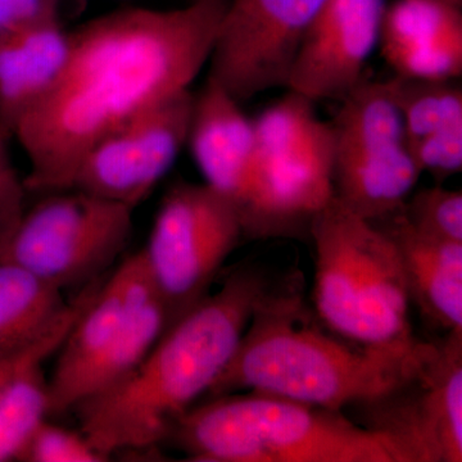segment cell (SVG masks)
<instances>
[{
    "label": "cell",
    "instance_id": "16",
    "mask_svg": "<svg viewBox=\"0 0 462 462\" xmlns=\"http://www.w3.org/2000/svg\"><path fill=\"white\" fill-rule=\"evenodd\" d=\"M187 147L205 184L236 206L254 154V125L214 79L194 94Z\"/></svg>",
    "mask_w": 462,
    "mask_h": 462
},
{
    "label": "cell",
    "instance_id": "11",
    "mask_svg": "<svg viewBox=\"0 0 462 462\" xmlns=\"http://www.w3.org/2000/svg\"><path fill=\"white\" fill-rule=\"evenodd\" d=\"M355 406L363 427L388 439L403 462H461L462 329L430 343L397 387Z\"/></svg>",
    "mask_w": 462,
    "mask_h": 462
},
{
    "label": "cell",
    "instance_id": "17",
    "mask_svg": "<svg viewBox=\"0 0 462 462\" xmlns=\"http://www.w3.org/2000/svg\"><path fill=\"white\" fill-rule=\"evenodd\" d=\"M389 89L402 114L407 145L421 173L442 184L462 169V89L451 81L393 78Z\"/></svg>",
    "mask_w": 462,
    "mask_h": 462
},
{
    "label": "cell",
    "instance_id": "19",
    "mask_svg": "<svg viewBox=\"0 0 462 462\" xmlns=\"http://www.w3.org/2000/svg\"><path fill=\"white\" fill-rule=\"evenodd\" d=\"M373 224L396 245L410 300L420 314L447 333L462 329V243L419 233L400 211Z\"/></svg>",
    "mask_w": 462,
    "mask_h": 462
},
{
    "label": "cell",
    "instance_id": "27",
    "mask_svg": "<svg viewBox=\"0 0 462 462\" xmlns=\"http://www.w3.org/2000/svg\"><path fill=\"white\" fill-rule=\"evenodd\" d=\"M14 29H17V27L14 25L7 12H5V7H3L2 3H0V38Z\"/></svg>",
    "mask_w": 462,
    "mask_h": 462
},
{
    "label": "cell",
    "instance_id": "5",
    "mask_svg": "<svg viewBox=\"0 0 462 462\" xmlns=\"http://www.w3.org/2000/svg\"><path fill=\"white\" fill-rule=\"evenodd\" d=\"M312 298L330 333L370 348H402L418 338L410 322L409 288L396 245L336 197L316 216Z\"/></svg>",
    "mask_w": 462,
    "mask_h": 462
},
{
    "label": "cell",
    "instance_id": "1",
    "mask_svg": "<svg viewBox=\"0 0 462 462\" xmlns=\"http://www.w3.org/2000/svg\"><path fill=\"white\" fill-rule=\"evenodd\" d=\"M227 2L116 9L69 32L62 71L14 133L29 161L27 190L72 189L81 161L100 139L190 90L208 65Z\"/></svg>",
    "mask_w": 462,
    "mask_h": 462
},
{
    "label": "cell",
    "instance_id": "9",
    "mask_svg": "<svg viewBox=\"0 0 462 462\" xmlns=\"http://www.w3.org/2000/svg\"><path fill=\"white\" fill-rule=\"evenodd\" d=\"M130 207L79 189L47 194L26 209L0 247L17 264L60 291L102 278L133 233Z\"/></svg>",
    "mask_w": 462,
    "mask_h": 462
},
{
    "label": "cell",
    "instance_id": "2",
    "mask_svg": "<svg viewBox=\"0 0 462 462\" xmlns=\"http://www.w3.org/2000/svg\"><path fill=\"white\" fill-rule=\"evenodd\" d=\"M273 288L263 270L240 267L169 325L132 372L75 407L89 445L108 460L115 452L169 439L179 419L230 363Z\"/></svg>",
    "mask_w": 462,
    "mask_h": 462
},
{
    "label": "cell",
    "instance_id": "18",
    "mask_svg": "<svg viewBox=\"0 0 462 462\" xmlns=\"http://www.w3.org/2000/svg\"><path fill=\"white\" fill-rule=\"evenodd\" d=\"M69 48V32L60 18L17 27L0 38V134L9 142L57 80Z\"/></svg>",
    "mask_w": 462,
    "mask_h": 462
},
{
    "label": "cell",
    "instance_id": "21",
    "mask_svg": "<svg viewBox=\"0 0 462 462\" xmlns=\"http://www.w3.org/2000/svg\"><path fill=\"white\" fill-rule=\"evenodd\" d=\"M48 413L50 392L42 365L18 373L0 389V462L20 460Z\"/></svg>",
    "mask_w": 462,
    "mask_h": 462
},
{
    "label": "cell",
    "instance_id": "20",
    "mask_svg": "<svg viewBox=\"0 0 462 462\" xmlns=\"http://www.w3.org/2000/svg\"><path fill=\"white\" fill-rule=\"evenodd\" d=\"M67 309L62 291L17 264L0 261V358L38 342Z\"/></svg>",
    "mask_w": 462,
    "mask_h": 462
},
{
    "label": "cell",
    "instance_id": "25",
    "mask_svg": "<svg viewBox=\"0 0 462 462\" xmlns=\"http://www.w3.org/2000/svg\"><path fill=\"white\" fill-rule=\"evenodd\" d=\"M8 139L0 134V247L25 214L27 188L8 152Z\"/></svg>",
    "mask_w": 462,
    "mask_h": 462
},
{
    "label": "cell",
    "instance_id": "10",
    "mask_svg": "<svg viewBox=\"0 0 462 462\" xmlns=\"http://www.w3.org/2000/svg\"><path fill=\"white\" fill-rule=\"evenodd\" d=\"M243 239L238 211L224 194L205 182L181 181L170 188L142 249L170 325L208 296Z\"/></svg>",
    "mask_w": 462,
    "mask_h": 462
},
{
    "label": "cell",
    "instance_id": "26",
    "mask_svg": "<svg viewBox=\"0 0 462 462\" xmlns=\"http://www.w3.org/2000/svg\"><path fill=\"white\" fill-rule=\"evenodd\" d=\"M16 27L60 18V0H0Z\"/></svg>",
    "mask_w": 462,
    "mask_h": 462
},
{
    "label": "cell",
    "instance_id": "13",
    "mask_svg": "<svg viewBox=\"0 0 462 462\" xmlns=\"http://www.w3.org/2000/svg\"><path fill=\"white\" fill-rule=\"evenodd\" d=\"M193 97L185 90L161 100L100 139L81 161L72 189L135 209L187 147Z\"/></svg>",
    "mask_w": 462,
    "mask_h": 462
},
{
    "label": "cell",
    "instance_id": "3",
    "mask_svg": "<svg viewBox=\"0 0 462 462\" xmlns=\"http://www.w3.org/2000/svg\"><path fill=\"white\" fill-rule=\"evenodd\" d=\"M306 314L294 281L273 287L207 394L256 392L342 411L388 393L430 351L421 340L402 348L355 345L325 334Z\"/></svg>",
    "mask_w": 462,
    "mask_h": 462
},
{
    "label": "cell",
    "instance_id": "24",
    "mask_svg": "<svg viewBox=\"0 0 462 462\" xmlns=\"http://www.w3.org/2000/svg\"><path fill=\"white\" fill-rule=\"evenodd\" d=\"M18 461L100 462L106 461L81 433L42 421Z\"/></svg>",
    "mask_w": 462,
    "mask_h": 462
},
{
    "label": "cell",
    "instance_id": "6",
    "mask_svg": "<svg viewBox=\"0 0 462 462\" xmlns=\"http://www.w3.org/2000/svg\"><path fill=\"white\" fill-rule=\"evenodd\" d=\"M289 90L254 118V149L236 208L248 240H310L333 199V130Z\"/></svg>",
    "mask_w": 462,
    "mask_h": 462
},
{
    "label": "cell",
    "instance_id": "23",
    "mask_svg": "<svg viewBox=\"0 0 462 462\" xmlns=\"http://www.w3.org/2000/svg\"><path fill=\"white\" fill-rule=\"evenodd\" d=\"M100 282H102L94 281L85 285L83 291L76 296L72 302L69 303V309L63 318L42 339L20 354L0 358V389L5 387L9 380L16 376L18 373L36 366V365H42L51 355L60 349L72 325L75 324L85 307L89 305L91 298L98 291Z\"/></svg>",
    "mask_w": 462,
    "mask_h": 462
},
{
    "label": "cell",
    "instance_id": "28",
    "mask_svg": "<svg viewBox=\"0 0 462 462\" xmlns=\"http://www.w3.org/2000/svg\"><path fill=\"white\" fill-rule=\"evenodd\" d=\"M443 2L449 3V5H457V7H461L462 0H443Z\"/></svg>",
    "mask_w": 462,
    "mask_h": 462
},
{
    "label": "cell",
    "instance_id": "15",
    "mask_svg": "<svg viewBox=\"0 0 462 462\" xmlns=\"http://www.w3.org/2000/svg\"><path fill=\"white\" fill-rule=\"evenodd\" d=\"M378 47L394 76L456 80L462 74L461 7L443 0H394L383 14Z\"/></svg>",
    "mask_w": 462,
    "mask_h": 462
},
{
    "label": "cell",
    "instance_id": "22",
    "mask_svg": "<svg viewBox=\"0 0 462 462\" xmlns=\"http://www.w3.org/2000/svg\"><path fill=\"white\" fill-rule=\"evenodd\" d=\"M400 214L410 226L431 238L462 243L461 190L425 188L410 196Z\"/></svg>",
    "mask_w": 462,
    "mask_h": 462
},
{
    "label": "cell",
    "instance_id": "8",
    "mask_svg": "<svg viewBox=\"0 0 462 462\" xmlns=\"http://www.w3.org/2000/svg\"><path fill=\"white\" fill-rule=\"evenodd\" d=\"M333 130V194L365 220L400 211L422 175L387 81L363 79L339 100Z\"/></svg>",
    "mask_w": 462,
    "mask_h": 462
},
{
    "label": "cell",
    "instance_id": "4",
    "mask_svg": "<svg viewBox=\"0 0 462 462\" xmlns=\"http://www.w3.org/2000/svg\"><path fill=\"white\" fill-rule=\"evenodd\" d=\"M169 439L191 461L403 462L388 439L342 411L256 392L191 407Z\"/></svg>",
    "mask_w": 462,
    "mask_h": 462
},
{
    "label": "cell",
    "instance_id": "14",
    "mask_svg": "<svg viewBox=\"0 0 462 462\" xmlns=\"http://www.w3.org/2000/svg\"><path fill=\"white\" fill-rule=\"evenodd\" d=\"M385 7V0H325L298 51L288 89L312 102L346 96L365 79Z\"/></svg>",
    "mask_w": 462,
    "mask_h": 462
},
{
    "label": "cell",
    "instance_id": "7",
    "mask_svg": "<svg viewBox=\"0 0 462 462\" xmlns=\"http://www.w3.org/2000/svg\"><path fill=\"white\" fill-rule=\"evenodd\" d=\"M170 325L142 251L102 282L72 325L48 380L50 413L75 409L132 372Z\"/></svg>",
    "mask_w": 462,
    "mask_h": 462
},
{
    "label": "cell",
    "instance_id": "12",
    "mask_svg": "<svg viewBox=\"0 0 462 462\" xmlns=\"http://www.w3.org/2000/svg\"><path fill=\"white\" fill-rule=\"evenodd\" d=\"M325 0H229L209 57L208 78L240 103L287 88Z\"/></svg>",
    "mask_w": 462,
    "mask_h": 462
}]
</instances>
